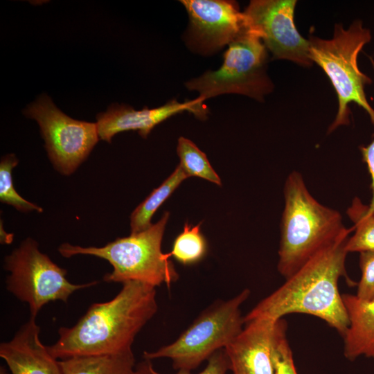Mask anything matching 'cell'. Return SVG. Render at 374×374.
I'll return each mask as SVG.
<instances>
[{
  "mask_svg": "<svg viewBox=\"0 0 374 374\" xmlns=\"http://www.w3.org/2000/svg\"><path fill=\"white\" fill-rule=\"evenodd\" d=\"M111 300L90 305L71 327H61L47 346L57 359L116 354L132 350L137 334L158 310L156 287L139 281L123 283Z\"/></svg>",
  "mask_w": 374,
  "mask_h": 374,
  "instance_id": "1",
  "label": "cell"
},
{
  "mask_svg": "<svg viewBox=\"0 0 374 374\" xmlns=\"http://www.w3.org/2000/svg\"><path fill=\"white\" fill-rule=\"evenodd\" d=\"M349 235L308 260L247 313L244 322L260 318L276 321L288 314L303 313L322 319L343 337L349 320L338 283L341 276L348 278L345 264Z\"/></svg>",
  "mask_w": 374,
  "mask_h": 374,
  "instance_id": "2",
  "label": "cell"
},
{
  "mask_svg": "<svg viewBox=\"0 0 374 374\" xmlns=\"http://www.w3.org/2000/svg\"><path fill=\"white\" fill-rule=\"evenodd\" d=\"M278 271L289 278L318 252L350 234L341 213L318 202L302 175L294 170L284 185Z\"/></svg>",
  "mask_w": 374,
  "mask_h": 374,
  "instance_id": "3",
  "label": "cell"
},
{
  "mask_svg": "<svg viewBox=\"0 0 374 374\" xmlns=\"http://www.w3.org/2000/svg\"><path fill=\"white\" fill-rule=\"evenodd\" d=\"M165 212L157 223L148 229L124 238H118L104 247H83L63 243L58 247L60 253L70 258L75 255L94 256L107 260L113 267L103 280L107 283L139 281L154 287L165 284L167 287L179 279L169 253L161 251V242L169 218Z\"/></svg>",
  "mask_w": 374,
  "mask_h": 374,
  "instance_id": "4",
  "label": "cell"
},
{
  "mask_svg": "<svg viewBox=\"0 0 374 374\" xmlns=\"http://www.w3.org/2000/svg\"><path fill=\"white\" fill-rule=\"evenodd\" d=\"M371 38V30L358 19L346 29L336 24L332 39L310 36L308 39L312 61L325 72L337 96L338 109L328 133L350 123L349 105L352 103L363 108L371 121L374 119V109L365 93V87L372 81L360 71L357 64L359 53Z\"/></svg>",
  "mask_w": 374,
  "mask_h": 374,
  "instance_id": "5",
  "label": "cell"
},
{
  "mask_svg": "<svg viewBox=\"0 0 374 374\" xmlns=\"http://www.w3.org/2000/svg\"><path fill=\"white\" fill-rule=\"evenodd\" d=\"M249 289L204 311L180 336L154 351H144L143 359L168 358L177 371H191L215 352L224 348L244 326L240 306L249 298Z\"/></svg>",
  "mask_w": 374,
  "mask_h": 374,
  "instance_id": "6",
  "label": "cell"
},
{
  "mask_svg": "<svg viewBox=\"0 0 374 374\" xmlns=\"http://www.w3.org/2000/svg\"><path fill=\"white\" fill-rule=\"evenodd\" d=\"M228 46L219 69L187 82L186 87L197 91L204 101L224 93H238L262 101L274 89L267 73L268 54L262 41L247 27Z\"/></svg>",
  "mask_w": 374,
  "mask_h": 374,
  "instance_id": "7",
  "label": "cell"
},
{
  "mask_svg": "<svg viewBox=\"0 0 374 374\" xmlns=\"http://www.w3.org/2000/svg\"><path fill=\"white\" fill-rule=\"evenodd\" d=\"M4 268L10 272L6 281L7 290L26 303L30 317H34L48 303H66L75 291L98 283L73 284L69 281L66 278L67 271L40 252L37 242L30 238L6 256Z\"/></svg>",
  "mask_w": 374,
  "mask_h": 374,
  "instance_id": "8",
  "label": "cell"
},
{
  "mask_svg": "<svg viewBox=\"0 0 374 374\" xmlns=\"http://www.w3.org/2000/svg\"><path fill=\"white\" fill-rule=\"evenodd\" d=\"M24 114L38 123L48 156L64 175L77 169L100 139L96 123L68 116L44 93L29 104Z\"/></svg>",
  "mask_w": 374,
  "mask_h": 374,
  "instance_id": "9",
  "label": "cell"
},
{
  "mask_svg": "<svg viewBox=\"0 0 374 374\" xmlns=\"http://www.w3.org/2000/svg\"><path fill=\"white\" fill-rule=\"evenodd\" d=\"M295 0H253L243 12L246 26L256 33L274 59L310 66V44L294 23Z\"/></svg>",
  "mask_w": 374,
  "mask_h": 374,
  "instance_id": "10",
  "label": "cell"
},
{
  "mask_svg": "<svg viewBox=\"0 0 374 374\" xmlns=\"http://www.w3.org/2000/svg\"><path fill=\"white\" fill-rule=\"evenodd\" d=\"M189 17L193 39L213 51L229 44L247 28L235 2L224 0H182Z\"/></svg>",
  "mask_w": 374,
  "mask_h": 374,
  "instance_id": "11",
  "label": "cell"
},
{
  "mask_svg": "<svg viewBox=\"0 0 374 374\" xmlns=\"http://www.w3.org/2000/svg\"><path fill=\"white\" fill-rule=\"evenodd\" d=\"M203 102L199 97L182 103L173 99L161 107H144L141 110H135L124 104L113 103L106 112L96 115L99 138L110 143L116 134L129 130L138 131L141 136L146 138L156 125L184 112H191L204 119L206 110Z\"/></svg>",
  "mask_w": 374,
  "mask_h": 374,
  "instance_id": "12",
  "label": "cell"
},
{
  "mask_svg": "<svg viewBox=\"0 0 374 374\" xmlns=\"http://www.w3.org/2000/svg\"><path fill=\"white\" fill-rule=\"evenodd\" d=\"M277 321L260 318L244 323L239 335L224 348L232 374H274Z\"/></svg>",
  "mask_w": 374,
  "mask_h": 374,
  "instance_id": "13",
  "label": "cell"
},
{
  "mask_svg": "<svg viewBox=\"0 0 374 374\" xmlns=\"http://www.w3.org/2000/svg\"><path fill=\"white\" fill-rule=\"evenodd\" d=\"M40 327L30 317L12 339L1 342L0 357L10 374H62L60 361L39 339Z\"/></svg>",
  "mask_w": 374,
  "mask_h": 374,
  "instance_id": "14",
  "label": "cell"
},
{
  "mask_svg": "<svg viewBox=\"0 0 374 374\" xmlns=\"http://www.w3.org/2000/svg\"><path fill=\"white\" fill-rule=\"evenodd\" d=\"M342 298L349 320L343 336L345 357L374 358V300L363 301L348 294H342Z\"/></svg>",
  "mask_w": 374,
  "mask_h": 374,
  "instance_id": "15",
  "label": "cell"
},
{
  "mask_svg": "<svg viewBox=\"0 0 374 374\" xmlns=\"http://www.w3.org/2000/svg\"><path fill=\"white\" fill-rule=\"evenodd\" d=\"M62 374H136L132 350L123 353L60 359Z\"/></svg>",
  "mask_w": 374,
  "mask_h": 374,
  "instance_id": "16",
  "label": "cell"
},
{
  "mask_svg": "<svg viewBox=\"0 0 374 374\" xmlns=\"http://www.w3.org/2000/svg\"><path fill=\"white\" fill-rule=\"evenodd\" d=\"M188 177L178 165L174 172L134 210L130 216L131 234L143 231L152 226L156 211Z\"/></svg>",
  "mask_w": 374,
  "mask_h": 374,
  "instance_id": "17",
  "label": "cell"
},
{
  "mask_svg": "<svg viewBox=\"0 0 374 374\" xmlns=\"http://www.w3.org/2000/svg\"><path fill=\"white\" fill-rule=\"evenodd\" d=\"M353 222L354 234L349 236L346 249L350 252H374V213L367 211V205L355 197L346 211Z\"/></svg>",
  "mask_w": 374,
  "mask_h": 374,
  "instance_id": "18",
  "label": "cell"
},
{
  "mask_svg": "<svg viewBox=\"0 0 374 374\" xmlns=\"http://www.w3.org/2000/svg\"><path fill=\"white\" fill-rule=\"evenodd\" d=\"M202 222L197 225L185 222L182 232L175 239L169 254L183 265L201 261L208 251V244L200 231Z\"/></svg>",
  "mask_w": 374,
  "mask_h": 374,
  "instance_id": "19",
  "label": "cell"
},
{
  "mask_svg": "<svg viewBox=\"0 0 374 374\" xmlns=\"http://www.w3.org/2000/svg\"><path fill=\"white\" fill-rule=\"evenodd\" d=\"M177 152L180 160L179 166L188 177H197L218 186L222 185L220 177L212 168L206 155L193 141L179 137Z\"/></svg>",
  "mask_w": 374,
  "mask_h": 374,
  "instance_id": "20",
  "label": "cell"
},
{
  "mask_svg": "<svg viewBox=\"0 0 374 374\" xmlns=\"http://www.w3.org/2000/svg\"><path fill=\"white\" fill-rule=\"evenodd\" d=\"M18 159L14 154H6L0 163V200L3 204L14 206L16 209L28 212L43 209L21 197L15 190L12 179V170L17 165Z\"/></svg>",
  "mask_w": 374,
  "mask_h": 374,
  "instance_id": "21",
  "label": "cell"
},
{
  "mask_svg": "<svg viewBox=\"0 0 374 374\" xmlns=\"http://www.w3.org/2000/svg\"><path fill=\"white\" fill-rule=\"evenodd\" d=\"M286 328L284 320L278 319L272 353L274 374H298L286 337Z\"/></svg>",
  "mask_w": 374,
  "mask_h": 374,
  "instance_id": "22",
  "label": "cell"
},
{
  "mask_svg": "<svg viewBox=\"0 0 374 374\" xmlns=\"http://www.w3.org/2000/svg\"><path fill=\"white\" fill-rule=\"evenodd\" d=\"M136 374H163L157 371L152 361L144 359L136 365ZM230 371V364L224 348L215 352L208 359V363L203 371L197 374H226ZM175 374H193L191 371H178Z\"/></svg>",
  "mask_w": 374,
  "mask_h": 374,
  "instance_id": "23",
  "label": "cell"
},
{
  "mask_svg": "<svg viewBox=\"0 0 374 374\" xmlns=\"http://www.w3.org/2000/svg\"><path fill=\"white\" fill-rule=\"evenodd\" d=\"M361 278L356 296L363 301L374 300V252H361L359 257Z\"/></svg>",
  "mask_w": 374,
  "mask_h": 374,
  "instance_id": "24",
  "label": "cell"
},
{
  "mask_svg": "<svg viewBox=\"0 0 374 374\" xmlns=\"http://www.w3.org/2000/svg\"><path fill=\"white\" fill-rule=\"evenodd\" d=\"M374 125V119L371 121ZM362 159L366 164L371 179V189L372 193L371 200L367 205V211L370 213H374V135L373 140L369 144L359 148Z\"/></svg>",
  "mask_w": 374,
  "mask_h": 374,
  "instance_id": "25",
  "label": "cell"
},
{
  "mask_svg": "<svg viewBox=\"0 0 374 374\" xmlns=\"http://www.w3.org/2000/svg\"><path fill=\"white\" fill-rule=\"evenodd\" d=\"M0 374H10L8 372V371L6 370V368L4 367V366H1L0 367Z\"/></svg>",
  "mask_w": 374,
  "mask_h": 374,
  "instance_id": "26",
  "label": "cell"
}]
</instances>
